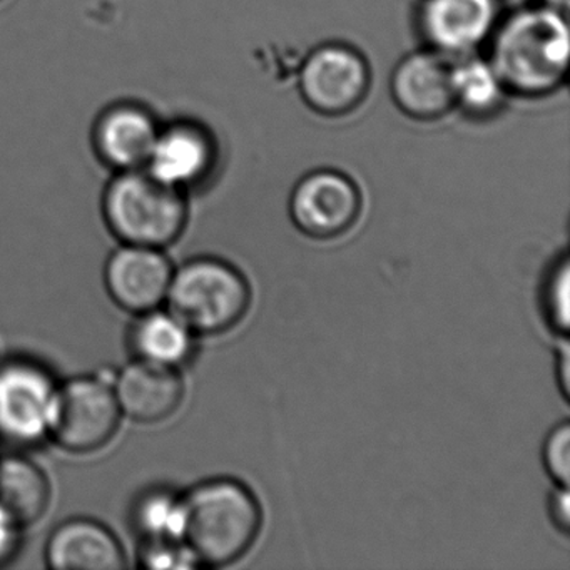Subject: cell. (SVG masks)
<instances>
[{
	"instance_id": "cell-16",
	"label": "cell",
	"mask_w": 570,
	"mask_h": 570,
	"mask_svg": "<svg viewBox=\"0 0 570 570\" xmlns=\"http://www.w3.org/2000/svg\"><path fill=\"white\" fill-rule=\"evenodd\" d=\"M48 473L26 455L0 456V507L22 527L38 523L51 507Z\"/></svg>"
},
{
	"instance_id": "cell-26",
	"label": "cell",
	"mask_w": 570,
	"mask_h": 570,
	"mask_svg": "<svg viewBox=\"0 0 570 570\" xmlns=\"http://www.w3.org/2000/svg\"><path fill=\"white\" fill-rule=\"evenodd\" d=\"M0 2H2V0H0Z\"/></svg>"
},
{
	"instance_id": "cell-19",
	"label": "cell",
	"mask_w": 570,
	"mask_h": 570,
	"mask_svg": "<svg viewBox=\"0 0 570 570\" xmlns=\"http://www.w3.org/2000/svg\"><path fill=\"white\" fill-rule=\"evenodd\" d=\"M131 525L141 542H181L185 505L181 493L169 489L142 492L131 509Z\"/></svg>"
},
{
	"instance_id": "cell-3",
	"label": "cell",
	"mask_w": 570,
	"mask_h": 570,
	"mask_svg": "<svg viewBox=\"0 0 570 570\" xmlns=\"http://www.w3.org/2000/svg\"><path fill=\"white\" fill-rule=\"evenodd\" d=\"M101 215L121 245L166 249L185 233L188 198L145 168L112 173L102 191Z\"/></svg>"
},
{
	"instance_id": "cell-13",
	"label": "cell",
	"mask_w": 570,
	"mask_h": 570,
	"mask_svg": "<svg viewBox=\"0 0 570 570\" xmlns=\"http://www.w3.org/2000/svg\"><path fill=\"white\" fill-rule=\"evenodd\" d=\"M111 383L122 419L141 425L171 419L185 402V380L171 366L135 358L112 373Z\"/></svg>"
},
{
	"instance_id": "cell-11",
	"label": "cell",
	"mask_w": 570,
	"mask_h": 570,
	"mask_svg": "<svg viewBox=\"0 0 570 570\" xmlns=\"http://www.w3.org/2000/svg\"><path fill=\"white\" fill-rule=\"evenodd\" d=\"M500 18V0H423L419 28L430 49L453 59L487 46Z\"/></svg>"
},
{
	"instance_id": "cell-23",
	"label": "cell",
	"mask_w": 570,
	"mask_h": 570,
	"mask_svg": "<svg viewBox=\"0 0 570 570\" xmlns=\"http://www.w3.org/2000/svg\"><path fill=\"white\" fill-rule=\"evenodd\" d=\"M22 529L2 507H0V567L16 559L22 546Z\"/></svg>"
},
{
	"instance_id": "cell-6",
	"label": "cell",
	"mask_w": 570,
	"mask_h": 570,
	"mask_svg": "<svg viewBox=\"0 0 570 570\" xmlns=\"http://www.w3.org/2000/svg\"><path fill=\"white\" fill-rule=\"evenodd\" d=\"M58 385L35 360L0 363V440L31 446L49 439Z\"/></svg>"
},
{
	"instance_id": "cell-12",
	"label": "cell",
	"mask_w": 570,
	"mask_h": 570,
	"mask_svg": "<svg viewBox=\"0 0 570 570\" xmlns=\"http://www.w3.org/2000/svg\"><path fill=\"white\" fill-rule=\"evenodd\" d=\"M173 273L165 249L121 245L106 259L102 279L112 303L136 316L165 305Z\"/></svg>"
},
{
	"instance_id": "cell-21",
	"label": "cell",
	"mask_w": 570,
	"mask_h": 570,
	"mask_svg": "<svg viewBox=\"0 0 570 570\" xmlns=\"http://www.w3.org/2000/svg\"><path fill=\"white\" fill-rule=\"evenodd\" d=\"M139 566L145 569H188L195 567L189 550L181 542H142Z\"/></svg>"
},
{
	"instance_id": "cell-9",
	"label": "cell",
	"mask_w": 570,
	"mask_h": 570,
	"mask_svg": "<svg viewBox=\"0 0 570 570\" xmlns=\"http://www.w3.org/2000/svg\"><path fill=\"white\" fill-rule=\"evenodd\" d=\"M218 156L212 129L196 119H171L161 122L145 169L158 181L188 195L212 176Z\"/></svg>"
},
{
	"instance_id": "cell-15",
	"label": "cell",
	"mask_w": 570,
	"mask_h": 570,
	"mask_svg": "<svg viewBox=\"0 0 570 570\" xmlns=\"http://www.w3.org/2000/svg\"><path fill=\"white\" fill-rule=\"evenodd\" d=\"M52 570H121L128 566L119 537L91 517H72L59 523L45 549Z\"/></svg>"
},
{
	"instance_id": "cell-22",
	"label": "cell",
	"mask_w": 570,
	"mask_h": 570,
	"mask_svg": "<svg viewBox=\"0 0 570 570\" xmlns=\"http://www.w3.org/2000/svg\"><path fill=\"white\" fill-rule=\"evenodd\" d=\"M569 455H570V425L567 422L550 432L543 445V462L547 472L550 473L560 487L569 483Z\"/></svg>"
},
{
	"instance_id": "cell-18",
	"label": "cell",
	"mask_w": 570,
	"mask_h": 570,
	"mask_svg": "<svg viewBox=\"0 0 570 570\" xmlns=\"http://www.w3.org/2000/svg\"><path fill=\"white\" fill-rule=\"evenodd\" d=\"M455 108L472 118H490L502 108L507 91L489 59L473 55L452 59Z\"/></svg>"
},
{
	"instance_id": "cell-24",
	"label": "cell",
	"mask_w": 570,
	"mask_h": 570,
	"mask_svg": "<svg viewBox=\"0 0 570 570\" xmlns=\"http://www.w3.org/2000/svg\"><path fill=\"white\" fill-rule=\"evenodd\" d=\"M552 517L556 519L557 525L566 532L569 529V492L567 487H560L552 499Z\"/></svg>"
},
{
	"instance_id": "cell-1",
	"label": "cell",
	"mask_w": 570,
	"mask_h": 570,
	"mask_svg": "<svg viewBox=\"0 0 570 570\" xmlns=\"http://www.w3.org/2000/svg\"><path fill=\"white\" fill-rule=\"evenodd\" d=\"M489 61L507 95L542 98L566 82L570 32L566 12L525 6L500 18L490 36Z\"/></svg>"
},
{
	"instance_id": "cell-14",
	"label": "cell",
	"mask_w": 570,
	"mask_h": 570,
	"mask_svg": "<svg viewBox=\"0 0 570 570\" xmlns=\"http://www.w3.org/2000/svg\"><path fill=\"white\" fill-rule=\"evenodd\" d=\"M390 91L396 108L416 121H435L455 108L452 58L433 49L412 52L393 69Z\"/></svg>"
},
{
	"instance_id": "cell-17",
	"label": "cell",
	"mask_w": 570,
	"mask_h": 570,
	"mask_svg": "<svg viewBox=\"0 0 570 570\" xmlns=\"http://www.w3.org/2000/svg\"><path fill=\"white\" fill-rule=\"evenodd\" d=\"M195 333L168 309L136 315L129 330V348L135 358L181 368L195 352Z\"/></svg>"
},
{
	"instance_id": "cell-20",
	"label": "cell",
	"mask_w": 570,
	"mask_h": 570,
	"mask_svg": "<svg viewBox=\"0 0 570 570\" xmlns=\"http://www.w3.org/2000/svg\"><path fill=\"white\" fill-rule=\"evenodd\" d=\"M546 313L556 332L569 328V259L553 266L546 285Z\"/></svg>"
},
{
	"instance_id": "cell-7",
	"label": "cell",
	"mask_w": 570,
	"mask_h": 570,
	"mask_svg": "<svg viewBox=\"0 0 570 570\" xmlns=\"http://www.w3.org/2000/svg\"><path fill=\"white\" fill-rule=\"evenodd\" d=\"M370 66L355 48L328 42L313 49L298 75L299 95L313 111L328 118L350 115L368 95Z\"/></svg>"
},
{
	"instance_id": "cell-5",
	"label": "cell",
	"mask_w": 570,
	"mask_h": 570,
	"mask_svg": "<svg viewBox=\"0 0 570 570\" xmlns=\"http://www.w3.org/2000/svg\"><path fill=\"white\" fill-rule=\"evenodd\" d=\"M112 373L75 376L59 383L49 429V440L59 449L88 455L115 439L122 415L112 390Z\"/></svg>"
},
{
	"instance_id": "cell-10",
	"label": "cell",
	"mask_w": 570,
	"mask_h": 570,
	"mask_svg": "<svg viewBox=\"0 0 570 570\" xmlns=\"http://www.w3.org/2000/svg\"><path fill=\"white\" fill-rule=\"evenodd\" d=\"M153 108L136 99L109 102L92 122L91 146L96 158L112 173L142 169L161 128Z\"/></svg>"
},
{
	"instance_id": "cell-4",
	"label": "cell",
	"mask_w": 570,
	"mask_h": 570,
	"mask_svg": "<svg viewBox=\"0 0 570 570\" xmlns=\"http://www.w3.org/2000/svg\"><path fill=\"white\" fill-rule=\"evenodd\" d=\"M165 305L196 336L219 335L248 313L252 288L232 263L199 256L175 268Z\"/></svg>"
},
{
	"instance_id": "cell-2",
	"label": "cell",
	"mask_w": 570,
	"mask_h": 570,
	"mask_svg": "<svg viewBox=\"0 0 570 570\" xmlns=\"http://www.w3.org/2000/svg\"><path fill=\"white\" fill-rule=\"evenodd\" d=\"M183 546L196 566H229L242 559L258 539L262 505L252 489L239 480H205L183 493Z\"/></svg>"
},
{
	"instance_id": "cell-8",
	"label": "cell",
	"mask_w": 570,
	"mask_h": 570,
	"mask_svg": "<svg viewBox=\"0 0 570 570\" xmlns=\"http://www.w3.org/2000/svg\"><path fill=\"white\" fill-rule=\"evenodd\" d=\"M362 193L352 178L335 169L303 176L289 196V216L313 239H335L358 222Z\"/></svg>"
},
{
	"instance_id": "cell-25",
	"label": "cell",
	"mask_w": 570,
	"mask_h": 570,
	"mask_svg": "<svg viewBox=\"0 0 570 570\" xmlns=\"http://www.w3.org/2000/svg\"><path fill=\"white\" fill-rule=\"evenodd\" d=\"M537 4L547 6V8L559 9V11H567L569 0H535Z\"/></svg>"
}]
</instances>
